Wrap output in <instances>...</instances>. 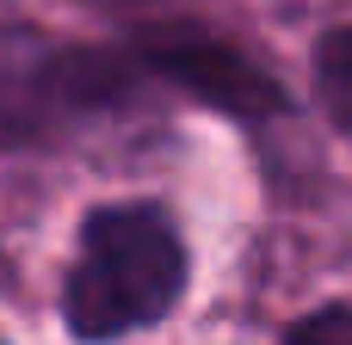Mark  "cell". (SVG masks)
Wrapping results in <instances>:
<instances>
[{
	"mask_svg": "<svg viewBox=\"0 0 352 345\" xmlns=\"http://www.w3.org/2000/svg\"><path fill=\"white\" fill-rule=\"evenodd\" d=\"M285 345H352V302H328V309H309L303 321H291Z\"/></svg>",
	"mask_w": 352,
	"mask_h": 345,
	"instance_id": "cell-5",
	"label": "cell"
},
{
	"mask_svg": "<svg viewBox=\"0 0 352 345\" xmlns=\"http://www.w3.org/2000/svg\"><path fill=\"white\" fill-rule=\"evenodd\" d=\"M316 99L334 117V130L352 142V25L328 31L316 43Z\"/></svg>",
	"mask_w": 352,
	"mask_h": 345,
	"instance_id": "cell-4",
	"label": "cell"
},
{
	"mask_svg": "<svg viewBox=\"0 0 352 345\" xmlns=\"http://www.w3.org/2000/svg\"><path fill=\"white\" fill-rule=\"evenodd\" d=\"M192 259L161 204H105L80 222L62 278V321L80 345H118L167 321L186 296Z\"/></svg>",
	"mask_w": 352,
	"mask_h": 345,
	"instance_id": "cell-1",
	"label": "cell"
},
{
	"mask_svg": "<svg viewBox=\"0 0 352 345\" xmlns=\"http://www.w3.org/2000/svg\"><path fill=\"white\" fill-rule=\"evenodd\" d=\"M136 86V62L99 43H62L0 19V148H50L80 123L118 111Z\"/></svg>",
	"mask_w": 352,
	"mask_h": 345,
	"instance_id": "cell-2",
	"label": "cell"
},
{
	"mask_svg": "<svg viewBox=\"0 0 352 345\" xmlns=\"http://www.w3.org/2000/svg\"><path fill=\"white\" fill-rule=\"evenodd\" d=\"M130 62L179 93H192L198 105L210 111H229V117H278L291 111V93L278 86V74H266L241 43H229L223 31L210 25H192V19H161V25H142L136 43H130Z\"/></svg>",
	"mask_w": 352,
	"mask_h": 345,
	"instance_id": "cell-3",
	"label": "cell"
}]
</instances>
